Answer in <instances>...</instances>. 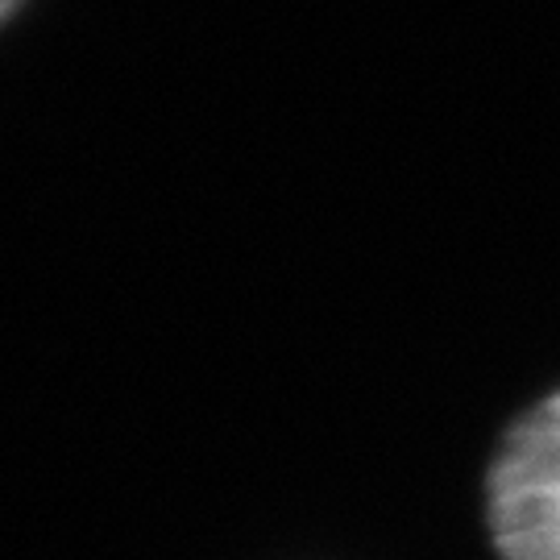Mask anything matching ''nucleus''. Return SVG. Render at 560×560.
<instances>
[{
	"label": "nucleus",
	"instance_id": "f03ea898",
	"mask_svg": "<svg viewBox=\"0 0 560 560\" xmlns=\"http://www.w3.org/2000/svg\"><path fill=\"white\" fill-rule=\"evenodd\" d=\"M13 4H18V0H0V21L13 13Z\"/></svg>",
	"mask_w": 560,
	"mask_h": 560
},
{
	"label": "nucleus",
	"instance_id": "f257e3e1",
	"mask_svg": "<svg viewBox=\"0 0 560 560\" xmlns=\"http://www.w3.org/2000/svg\"><path fill=\"white\" fill-rule=\"evenodd\" d=\"M486 506L502 560H560V395L506 432L490 465Z\"/></svg>",
	"mask_w": 560,
	"mask_h": 560
}]
</instances>
